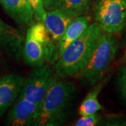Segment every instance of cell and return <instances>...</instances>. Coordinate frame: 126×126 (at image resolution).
Returning <instances> with one entry per match:
<instances>
[{
	"instance_id": "obj_12",
	"label": "cell",
	"mask_w": 126,
	"mask_h": 126,
	"mask_svg": "<svg viewBox=\"0 0 126 126\" xmlns=\"http://www.w3.org/2000/svg\"><path fill=\"white\" fill-rule=\"evenodd\" d=\"M90 18L86 15L79 16L74 18L66 29L63 36L58 43V50L56 60H58L63 51L69 44L78 39L90 24ZM55 60V61H56Z\"/></svg>"
},
{
	"instance_id": "obj_17",
	"label": "cell",
	"mask_w": 126,
	"mask_h": 126,
	"mask_svg": "<svg viewBox=\"0 0 126 126\" xmlns=\"http://www.w3.org/2000/svg\"><path fill=\"white\" fill-rule=\"evenodd\" d=\"M102 120V116L95 113L88 116H81V118L77 121L74 126H94L98 125Z\"/></svg>"
},
{
	"instance_id": "obj_5",
	"label": "cell",
	"mask_w": 126,
	"mask_h": 126,
	"mask_svg": "<svg viewBox=\"0 0 126 126\" xmlns=\"http://www.w3.org/2000/svg\"><path fill=\"white\" fill-rule=\"evenodd\" d=\"M94 19L105 32L118 34L126 25V0H96Z\"/></svg>"
},
{
	"instance_id": "obj_11",
	"label": "cell",
	"mask_w": 126,
	"mask_h": 126,
	"mask_svg": "<svg viewBox=\"0 0 126 126\" xmlns=\"http://www.w3.org/2000/svg\"><path fill=\"white\" fill-rule=\"evenodd\" d=\"M21 33L0 18V48L7 53L18 56L23 50Z\"/></svg>"
},
{
	"instance_id": "obj_7",
	"label": "cell",
	"mask_w": 126,
	"mask_h": 126,
	"mask_svg": "<svg viewBox=\"0 0 126 126\" xmlns=\"http://www.w3.org/2000/svg\"><path fill=\"white\" fill-rule=\"evenodd\" d=\"M41 106L18 97L6 116V124L11 126H36Z\"/></svg>"
},
{
	"instance_id": "obj_15",
	"label": "cell",
	"mask_w": 126,
	"mask_h": 126,
	"mask_svg": "<svg viewBox=\"0 0 126 126\" xmlns=\"http://www.w3.org/2000/svg\"><path fill=\"white\" fill-rule=\"evenodd\" d=\"M31 6L36 23H44L47 11L44 6L42 0H27Z\"/></svg>"
},
{
	"instance_id": "obj_8",
	"label": "cell",
	"mask_w": 126,
	"mask_h": 126,
	"mask_svg": "<svg viewBox=\"0 0 126 126\" xmlns=\"http://www.w3.org/2000/svg\"><path fill=\"white\" fill-rule=\"evenodd\" d=\"M79 16L74 12L60 7L47 11L44 24L49 41L58 44L69 25Z\"/></svg>"
},
{
	"instance_id": "obj_14",
	"label": "cell",
	"mask_w": 126,
	"mask_h": 126,
	"mask_svg": "<svg viewBox=\"0 0 126 126\" xmlns=\"http://www.w3.org/2000/svg\"><path fill=\"white\" fill-rule=\"evenodd\" d=\"M91 3L92 0H61L60 7L81 16L88 13Z\"/></svg>"
},
{
	"instance_id": "obj_20",
	"label": "cell",
	"mask_w": 126,
	"mask_h": 126,
	"mask_svg": "<svg viewBox=\"0 0 126 126\" xmlns=\"http://www.w3.org/2000/svg\"><path fill=\"white\" fill-rule=\"evenodd\" d=\"M1 50H2L1 48H0V57H1V55H2V52H1Z\"/></svg>"
},
{
	"instance_id": "obj_9",
	"label": "cell",
	"mask_w": 126,
	"mask_h": 126,
	"mask_svg": "<svg viewBox=\"0 0 126 126\" xmlns=\"http://www.w3.org/2000/svg\"><path fill=\"white\" fill-rule=\"evenodd\" d=\"M24 79L18 74L0 77V116L13 105L21 91Z\"/></svg>"
},
{
	"instance_id": "obj_18",
	"label": "cell",
	"mask_w": 126,
	"mask_h": 126,
	"mask_svg": "<svg viewBox=\"0 0 126 126\" xmlns=\"http://www.w3.org/2000/svg\"><path fill=\"white\" fill-rule=\"evenodd\" d=\"M42 1L46 11H49L59 8L61 0H42Z\"/></svg>"
},
{
	"instance_id": "obj_1",
	"label": "cell",
	"mask_w": 126,
	"mask_h": 126,
	"mask_svg": "<svg viewBox=\"0 0 126 126\" xmlns=\"http://www.w3.org/2000/svg\"><path fill=\"white\" fill-rule=\"evenodd\" d=\"M103 32L98 23H91L81 36L68 46L53 67L60 78L76 77L90 60Z\"/></svg>"
},
{
	"instance_id": "obj_4",
	"label": "cell",
	"mask_w": 126,
	"mask_h": 126,
	"mask_svg": "<svg viewBox=\"0 0 126 126\" xmlns=\"http://www.w3.org/2000/svg\"><path fill=\"white\" fill-rule=\"evenodd\" d=\"M59 78L54 68L48 64L36 67L24 79L18 97L41 106L46 94L59 81Z\"/></svg>"
},
{
	"instance_id": "obj_16",
	"label": "cell",
	"mask_w": 126,
	"mask_h": 126,
	"mask_svg": "<svg viewBox=\"0 0 126 126\" xmlns=\"http://www.w3.org/2000/svg\"><path fill=\"white\" fill-rule=\"evenodd\" d=\"M117 84L122 98L126 102V64L120 67L118 71Z\"/></svg>"
},
{
	"instance_id": "obj_3",
	"label": "cell",
	"mask_w": 126,
	"mask_h": 126,
	"mask_svg": "<svg viewBox=\"0 0 126 126\" xmlns=\"http://www.w3.org/2000/svg\"><path fill=\"white\" fill-rule=\"evenodd\" d=\"M76 88L67 80H59L46 94L41 104L36 126L61 125L67 117Z\"/></svg>"
},
{
	"instance_id": "obj_2",
	"label": "cell",
	"mask_w": 126,
	"mask_h": 126,
	"mask_svg": "<svg viewBox=\"0 0 126 126\" xmlns=\"http://www.w3.org/2000/svg\"><path fill=\"white\" fill-rule=\"evenodd\" d=\"M118 49V42L115 35L103 32L90 60L75 77L86 86H95L103 79Z\"/></svg>"
},
{
	"instance_id": "obj_6",
	"label": "cell",
	"mask_w": 126,
	"mask_h": 126,
	"mask_svg": "<svg viewBox=\"0 0 126 126\" xmlns=\"http://www.w3.org/2000/svg\"><path fill=\"white\" fill-rule=\"evenodd\" d=\"M49 42L44 24L36 23L29 27L23 48L25 63L34 67L44 65Z\"/></svg>"
},
{
	"instance_id": "obj_19",
	"label": "cell",
	"mask_w": 126,
	"mask_h": 126,
	"mask_svg": "<svg viewBox=\"0 0 126 126\" xmlns=\"http://www.w3.org/2000/svg\"><path fill=\"white\" fill-rule=\"evenodd\" d=\"M122 60H123V64H126V52L125 53V54L123 55V58H122Z\"/></svg>"
},
{
	"instance_id": "obj_10",
	"label": "cell",
	"mask_w": 126,
	"mask_h": 126,
	"mask_svg": "<svg viewBox=\"0 0 126 126\" xmlns=\"http://www.w3.org/2000/svg\"><path fill=\"white\" fill-rule=\"evenodd\" d=\"M0 4L7 14L19 24L30 27L35 23L27 0H0Z\"/></svg>"
},
{
	"instance_id": "obj_13",
	"label": "cell",
	"mask_w": 126,
	"mask_h": 126,
	"mask_svg": "<svg viewBox=\"0 0 126 126\" xmlns=\"http://www.w3.org/2000/svg\"><path fill=\"white\" fill-rule=\"evenodd\" d=\"M106 82L107 79H102L99 81L86 95L79 109V113L81 116L93 114L103 109V107L98 100V95Z\"/></svg>"
}]
</instances>
